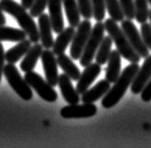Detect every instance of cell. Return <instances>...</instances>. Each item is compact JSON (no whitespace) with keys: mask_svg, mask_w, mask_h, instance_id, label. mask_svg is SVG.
<instances>
[{"mask_svg":"<svg viewBox=\"0 0 151 148\" xmlns=\"http://www.w3.org/2000/svg\"><path fill=\"white\" fill-rule=\"evenodd\" d=\"M147 1H148V4L151 6V0H147Z\"/></svg>","mask_w":151,"mask_h":148,"instance_id":"obj_37","label":"cell"},{"mask_svg":"<svg viewBox=\"0 0 151 148\" xmlns=\"http://www.w3.org/2000/svg\"><path fill=\"white\" fill-rule=\"evenodd\" d=\"M135 19L139 24L147 23L149 18V9L147 0H134Z\"/></svg>","mask_w":151,"mask_h":148,"instance_id":"obj_25","label":"cell"},{"mask_svg":"<svg viewBox=\"0 0 151 148\" xmlns=\"http://www.w3.org/2000/svg\"><path fill=\"white\" fill-rule=\"evenodd\" d=\"M33 1H34V0H21V4H22V6L25 9H30Z\"/></svg>","mask_w":151,"mask_h":148,"instance_id":"obj_34","label":"cell"},{"mask_svg":"<svg viewBox=\"0 0 151 148\" xmlns=\"http://www.w3.org/2000/svg\"><path fill=\"white\" fill-rule=\"evenodd\" d=\"M48 9L54 32L59 34L64 29V20L63 13H62V0H48Z\"/></svg>","mask_w":151,"mask_h":148,"instance_id":"obj_15","label":"cell"},{"mask_svg":"<svg viewBox=\"0 0 151 148\" xmlns=\"http://www.w3.org/2000/svg\"><path fill=\"white\" fill-rule=\"evenodd\" d=\"M98 112V108L93 103L69 104L61 109L60 115L65 119L89 118L94 116Z\"/></svg>","mask_w":151,"mask_h":148,"instance_id":"obj_9","label":"cell"},{"mask_svg":"<svg viewBox=\"0 0 151 148\" xmlns=\"http://www.w3.org/2000/svg\"><path fill=\"white\" fill-rule=\"evenodd\" d=\"M104 26L109 36L112 38L113 42L116 44V50L119 52L121 56L131 63H139L141 60V56L133 49L122 28L117 24L116 21H114L112 18L106 19Z\"/></svg>","mask_w":151,"mask_h":148,"instance_id":"obj_3","label":"cell"},{"mask_svg":"<svg viewBox=\"0 0 151 148\" xmlns=\"http://www.w3.org/2000/svg\"><path fill=\"white\" fill-rule=\"evenodd\" d=\"M141 35L147 48L151 50V24L144 23L141 25Z\"/></svg>","mask_w":151,"mask_h":148,"instance_id":"obj_31","label":"cell"},{"mask_svg":"<svg viewBox=\"0 0 151 148\" xmlns=\"http://www.w3.org/2000/svg\"><path fill=\"white\" fill-rule=\"evenodd\" d=\"M92 30L91 22L89 20L85 19L78 24L73 39L71 40L70 55L73 60L80 59V57L84 52L85 46L89 38Z\"/></svg>","mask_w":151,"mask_h":148,"instance_id":"obj_7","label":"cell"},{"mask_svg":"<svg viewBox=\"0 0 151 148\" xmlns=\"http://www.w3.org/2000/svg\"><path fill=\"white\" fill-rule=\"evenodd\" d=\"M121 28L128 38L129 43L132 44L137 54L141 56V58H145L148 56L149 49L145 45L142 35L139 33V31L137 30L136 26H135L132 21L129 19L123 20L121 22Z\"/></svg>","mask_w":151,"mask_h":148,"instance_id":"obj_8","label":"cell"},{"mask_svg":"<svg viewBox=\"0 0 151 148\" xmlns=\"http://www.w3.org/2000/svg\"><path fill=\"white\" fill-rule=\"evenodd\" d=\"M93 7V17L97 22H101L105 17V0H91Z\"/></svg>","mask_w":151,"mask_h":148,"instance_id":"obj_27","label":"cell"},{"mask_svg":"<svg viewBox=\"0 0 151 148\" xmlns=\"http://www.w3.org/2000/svg\"><path fill=\"white\" fill-rule=\"evenodd\" d=\"M3 74L6 77L10 87L21 98L24 100H30L33 98L32 88L25 81V79L22 77L14 64L8 63L7 65H5Z\"/></svg>","mask_w":151,"mask_h":148,"instance_id":"obj_4","label":"cell"},{"mask_svg":"<svg viewBox=\"0 0 151 148\" xmlns=\"http://www.w3.org/2000/svg\"><path fill=\"white\" fill-rule=\"evenodd\" d=\"M105 6L109 15L114 21L121 23L124 20L125 15L119 0H105Z\"/></svg>","mask_w":151,"mask_h":148,"instance_id":"obj_26","label":"cell"},{"mask_svg":"<svg viewBox=\"0 0 151 148\" xmlns=\"http://www.w3.org/2000/svg\"><path fill=\"white\" fill-rule=\"evenodd\" d=\"M138 63H131V65L124 68L114 85L109 89L101 100L103 108L110 109L116 105L126 93L127 89L132 85V83L139 70Z\"/></svg>","mask_w":151,"mask_h":148,"instance_id":"obj_2","label":"cell"},{"mask_svg":"<svg viewBox=\"0 0 151 148\" xmlns=\"http://www.w3.org/2000/svg\"><path fill=\"white\" fill-rule=\"evenodd\" d=\"M104 32H105L104 24L102 22H97L91 30L90 36L85 46L84 52H83L79 59L80 65L82 67H86L87 65L92 63L99 49V46H100L104 38Z\"/></svg>","mask_w":151,"mask_h":148,"instance_id":"obj_5","label":"cell"},{"mask_svg":"<svg viewBox=\"0 0 151 148\" xmlns=\"http://www.w3.org/2000/svg\"><path fill=\"white\" fill-rule=\"evenodd\" d=\"M74 34H75V27H73V26H71V25L68 26L67 28H64L58 34L57 38L54 41L53 47H52L54 54L55 55L64 54L69 44L71 43V40L73 39Z\"/></svg>","mask_w":151,"mask_h":148,"instance_id":"obj_19","label":"cell"},{"mask_svg":"<svg viewBox=\"0 0 151 148\" xmlns=\"http://www.w3.org/2000/svg\"><path fill=\"white\" fill-rule=\"evenodd\" d=\"M5 52H4V46L0 42V82H1L2 74H3V70L5 67Z\"/></svg>","mask_w":151,"mask_h":148,"instance_id":"obj_33","label":"cell"},{"mask_svg":"<svg viewBox=\"0 0 151 148\" xmlns=\"http://www.w3.org/2000/svg\"><path fill=\"white\" fill-rule=\"evenodd\" d=\"M53 26L51 24L50 16L46 13H42L39 16V33L40 40L43 48L50 49L54 45L53 34Z\"/></svg>","mask_w":151,"mask_h":148,"instance_id":"obj_13","label":"cell"},{"mask_svg":"<svg viewBox=\"0 0 151 148\" xmlns=\"http://www.w3.org/2000/svg\"><path fill=\"white\" fill-rule=\"evenodd\" d=\"M56 60H57V64L62 68L64 73H66L72 81H78V79H79L81 75V71L79 70V68L70 59V57L66 55L65 54H61L59 55H57Z\"/></svg>","mask_w":151,"mask_h":148,"instance_id":"obj_21","label":"cell"},{"mask_svg":"<svg viewBox=\"0 0 151 148\" xmlns=\"http://www.w3.org/2000/svg\"><path fill=\"white\" fill-rule=\"evenodd\" d=\"M31 43H32L31 40L27 39L20 41L17 45H15L5 52V59L10 64L17 63L31 48Z\"/></svg>","mask_w":151,"mask_h":148,"instance_id":"obj_20","label":"cell"},{"mask_svg":"<svg viewBox=\"0 0 151 148\" xmlns=\"http://www.w3.org/2000/svg\"><path fill=\"white\" fill-rule=\"evenodd\" d=\"M27 33L23 29L10 27V26H0V42L13 41L20 42L27 38Z\"/></svg>","mask_w":151,"mask_h":148,"instance_id":"obj_23","label":"cell"},{"mask_svg":"<svg viewBox=\"0 0 151 148\" xmlns=\"http://www.w3.org/2000/svg\"><path fill=\"white\" fill-rule=\"evenodd\" d=\"M24 78L31 86V88L34 89L39 96L45 101L55 102L57 100V93L54 89V86H52L37 72L33 70L25 72Z\"/></svg>","mask_w":151,"mask_h":148,"instance_id":"obj_6","label":"cell"},{"mask_svg":"<svg viewBox=\"0 0 151 148\" xmlns=\"http://www.w3.org/2000/svg\"><path fill=\"white\" fill-rule=\"evenodd\" d=\"M80 14L85 19L90 20L93 17V7L91 0H77Z\"/></svg>","mask_w":151,"mask_h":148,"instance_id":"obj_28","label":"cell"},{"mask_svg":"<svg viewBox=\"0 0 151 148\" xmlns=\"http://www.w3.org/2000/svg\"><path fill=\"white\" fill-rule=\"evenodd\" d=\"M62 4L65 8L66 16L70 25L77 27L80 24V10L76 0H62Z\"/></svg>","mask_w":151,"mask_h":148,"instance_id":"obj_22","label":"cell"},{"mask_svg":"<svg viewBox=\"0 0 151 148\" xmlns=\"http://www.w3.org/2000/svg\"><path fill=\"white\" fill-rule=\"evenodd\" d=\"M42 52H43V47L41 44H39V42L38 43H35L33 46H31V48L24 55V59L20 64L21 70L24 71V73L33 70L36 65H37L39 58H40Z\"/></svg>","mask_w":151,"mask_h":148,"instance_id":"obj_18","label":"cell"},{"mask_svg":"<svg viewBox=\"0 0 151 148\" xmlns=\"http://www.w3.org/2000/svg\"><path fill=\"white\" fill-rule=\"evenodd\" d=\"M6 17H5V15L3 13V9L0 8V26L1 25H5V24H6Z\"/></svg>","mask_w":151,"mask_h":148,"instance_id":"obj_35","label":"cell"},{"mask_svg":"<svg viewBox=\"0 0 151 148\" xmlns=\"http://www.w3.org/2000/svg\"><path fill=\"white\" fill-rule=\"evenodd\" d=\"M119 2H120L125 17L129 20H133L135 18L134 0H119Z\"/></svg>","mask_w":151,"mask_h":148,"instance_id":"obj_30","label":"cell"},{"mask_svg":"<svg viewBox=\"0 0 151 148\" xmlns=\"http://www.w3.org/2000/svg\"><path fill=\"white\" fill-rule=\"evenodd\" d=\"M121 57L117 50L111 52L105 70V79L110 83H114L121 74Z\"/></svg>","mask_w":151,"mask_h":148,"instance_id":"obj_17","label":"cell"},{"mask_svg":"<svg viewBox=\"0 0 151 148\" xmlns=\"http://www.w3.org/2000/svg\"><path fill=\"white\" fill-rule=\"evenodd\" d=\"M0 8L17 21L20 27L27 33L32 43H38L40 40L39 27L34 22L33 17L27 12V9L22 5L13 0H0Z\"/></svg>","mask_w":151,"mask_h":148,"instance_id":"obj_1","label":"cell"},{"mask_svg":"<svg viewBox=\"0 0 151 148\" xmlns=\"http://www.w3.org/2000/svg\"><path fill=\"white\" fill-rule=\"evenodd\" d=\"M148 19L150 20V22H151V9L149 10V18Z\"/></svg>","mask_w":151,"mask_h":148,"instance_id":"obj_36","label":"cell"},{"mask_svg":"<svg viewBox=\"0 0 151 148\" xmlns=\"http://www.w3.org/2000/svg\"><path fill=\"white\" fill-rule=\"evenodd\" d=\"M141 98L145 102H148L151 100V78L141 92Z\"/></svg>","mask_w":151,"mask_h":148,"instance_id":"obj_32","label":"cell"},{"mask_svg":"<svg viewBox=\"0 0 151 148\" xmlns=\"http://www.w3.org/2000/svg\"><path fill=\"white\" fill-rule=\"evenodd\" d=\"M101 71V67L98 63H91V64L85 67V70L81 73L76 85V90L78 93L80 95L84 94L94 83L96 78L100 75Z\"/></svg>","mask_w":151,"mask_h":148,"instance_id":"obj_11","label":"cell"},{"mask_svg":"<svg viewBox=\"0 0 151 148\" xmlns=\"http://www.w3.org/2000/svg\"><path fill=\"white\" fill-rule=\"evenodd\" d=\"M46 7H48V0H34L29 9V13L32 17H39L43 13Z\"/></svg>","mask_w":151,"mask_h":148,"instance_id":"obj_29","label":"cell"},{"mask_svg":"<svg viewBox=\"0 0 151 148\" xmlns=\"http://www.w3.org/2000/svg\"><path fill=\"white\" fill-rule=\"evenodd\" d=\"M53 51H50L49 49H45V51L41 54V63H42L44 74L47 81L52 86H56L58 84V70H57V60L55 56Z\"/></svg>","mask_w":151,"mask_h":148,"instance_id":"obj_10","label":"cell"},{"mask_svg":"<svg viewBox=\"0 0 151 148\" xmlns=\"http://www.w3.org/2000/svg\"><path fill=\"white\" fill-rule=\"evenodd\" d=\"M112 45H113V40L111 37L110 36L104 37L96 52L95 55L96 63L100 64L101 66L106 64L112 52Z\"/></svg>","mask_w":151,"mask_h":148,"instance_id":"obj_24","label":"cell"},{"mask_svg":"<svg viewBox=\"0 0 151 148\" xmlns=\"http://www.w3.org/2000/svg\"><path fill=\"white\" fill-rule=\"evenodd\" d=\"M111 88L110 83L106 79L101 80L98 83H96L94 86L91 88H88L87 90L82 94L81 100L83 103H94L97 100L105 96V94Z\"/></svg>","mask_w":151,"mask_h":148,"instance_id":"obj_16","label":"cell"},{"mask_svg":"<svg viewBox=\"0 0 151 148\" xmlns=\"http://www.w3.org/2000/svg\"><path fill=\"white\" fill-rule=\"evenodd\" d=\"M58 85L64 99L69 104H77L80 101V94L73 87L71 79L66 73H61L58 77Z\"/></svg>","mask_w":151,"mask_h":148,"instance_id":"obj_14","label":"cell"},{"mask_svg":"<svg viewBox=\"0 0 151 148\" xmlns=\"http://www.w3.org/2000/svg\"><path fill=\"white\" fill-rule=\"evenodd\" d=\"M151 78V55L145 58L143 65L139 68V70L135 75L131 85L132 93L134 95L140 94Z\"/></svg>","mask_w":151,"mask_h":148,"instance_id":"obj_12","label":"cell"}]
</instances>
